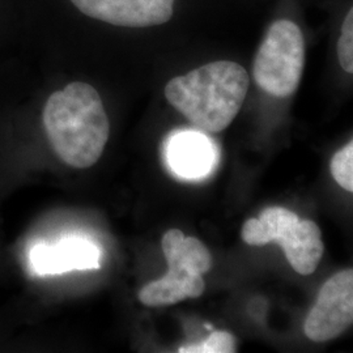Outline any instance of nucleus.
I'll return each mask as SVG.
<instances>
[{
  "mask_svg": "<svg viewBox=\"0 0 353 353\" xmlns=\"http://www.w3.org/2000/svg\"><path fill=\"white\" fill-rule=\"evenodd\" d=\"M84 19L118 29L163 26L173 17L176 0H63Z\"/></svg>",
  "mask_w": 353,
  "mask_h": 353,
  "instance_id": "obj_5",
  "label": "nucleus"
},
{
  "mask_svg": "<svg viewBox=\"0 0 353 353\" xmlns=\"http://www.w3.org/2000/svg\"><path fill=\"white\" fill-rule=\"evenodd\" d=\"M161 246L166 261H178L195 274L203 275L208 272L212 265L211 252L202 241L194 237H185V234L178 229H172L165 233Z\"/></svg>",
  "mask_w": 353,
  "mask_h": 353,
  "instance_id": "obj_9",
  "label": "nucleus"
},
{
  "mask_svg": "<svg viewBox=\"0 0 353 353\" xmlns=\"http://www.w3.org/2000/svg\"><path fill=\"white\" fill-rule=\"evenodd\" d=\"M21 26L20 0H0V34H11Z\"/></svg>",
  "mask_w": 353,
  "mask_h": 353,
  "instance_id": "obj_13",
  "label": "nucleus"
},
{
  "mask_svg": "<svg viewBox=\"0 0 353 353\" xmlns=\"http://www.w3.org/2000/svg\"><path fill=\"white\" fill-rule=\"evenodd\" d=\"M338 58L341 68L347 74L353 72V10L352 7L345 13L338 39Z\"/></svg>",
  "mask_w": 353,
  "mask_h": 353,
  "instance_id": "obj_12",
  "label": "nucleus"
},
{
  "mask_svg": "<svg viewBox=\"0 0 353 353\" xmlns=\"http://www.w3.org/2000/svg\"><path fill=\"white\" fill-rule=\"evenodd\" d=\"M241 237L252 246L276 241L293 270L300 275L313 274L325 252L321 229L316 223L300 220L284 207H270L259 219H249L242 227Z\"/></svg>",
  "mask_w": 353,
  "mask_h": 353,
  "instance_id": "obj_3",
  "label": "nucleus"
},
{
  "mask_svg": "<svg viewBox=\"0 0 353 353\" xmlns=\"http://www.w3.org/2000/svg\"><path fill=\"white\" fill-rule=\"evenodd\" d=\"M101 252L83 237H67L57 243L38 242L29 252L30 272L36 276L62 275L100 268Z\"/></svg>",
  "mask_w": 353,
  "mask_h": 353,
  "instance_id": "obj_7",
  "label": "nucleus"
},
{
  "mask_svg": "<svg viewBox=\"0 0 353 353\" xmlns=\"http://www.w3.org/2000/svg\"><path fill=\"white\" fill-rule=\"evenodd\" d=\"M182 353H233L236 352V338L227 331H214L201 345L181 347Z\"/></svg>",
  "mask_w": 353,
  "mask_h": 353,
  "instance_id": "obj_11",
  "label": "nucleus"
},
{
  "mask_svg": "<svg viewBox=\"0 0 353 353\" xmlns=\"http://www.w3.org/2000/svg\"><path fill=\"white\" fill-rule=\"evenodd\" d=\"M41 121L57 156L76 169L96 164L110 137L101 94L85 81L51 92L42 105Z\"/></svg>",
  "mask_w": 353,
  "mask_h": 353,
  "instance_id": "obj_1",
  "label": "nucleus"
},
{
  "mask_svg": "<svg viewBox=\"0 0 353 353\" xmlns=\"http://www.w3.org/2000/svg\"><path fill=\"white\" fill-rule=\"evenodd\" d=\"M168 159L176 174L183 178H199L214 163L212 144L199 132L178 134L169 143Z\"/></svg>",
  "mask_w": 353,
  "mask_h": 353,
  "instance_id": "obj_8",
  "label": "nucleus"
},
{
  "mask_svg": "<svg viewBox=\"0 0 353 353\" xmlns=\"http://www.w3.org/2000/svg\"><path fill=\"white\" fill-rule=\"evenodd\" d=\"M331 174L341 188L353 191V143L350 141L343 150L336 152L331 160Z\"/></svg>",
  "mask_w": 353,
  "mask_h": 353,
  "instance_id": "obj_10",
  "label": "nucleus"
},
{
  "mask_svg": "<svg viewBox=\"0 0 353 353\" xmlns=\"http://www.w3.org/2000/svg\"><path fill=\"white\" fill-rule=\"evenodd\" d=\"M353 322V271L344 270L328 279L305 321V335L313 341L338 338Z\"/></svg>",
  "mask_w": 353,
  "mask_h": 353,
  "instance_id": "obj_6",
  "label": "nucleus"
},
{
  "mask_svg": "<svg viewBox=\"0 0 353 353\" xmlns=\"http://www.w3.org/2000/svg\"><path fill=\"white\" fill-rule=\"evenodd\" d=\"M306 46L301 28L290 19L268 26L252 63L256 85L270 96L285 99L300 85Z\"/></svg>",
  "mask_w": 353,
  "mask_h": 353,
  "instance_id": "obj_4",
  "label": "nucleus"
},
{
  "mask_svg": "<svg viewBox=\"0 0 353 353\" xmlns=\"http://www.w3.org/2000/svg\"><path fill=\"white\" fill-rule=\"evenodd\" d=\"M249 87L250 76L241 64L217 61L172 79L165 97L194 126L220 132L240 113Z\"/></svg>",
  "mask_w": 353,
  "mask_h": 353,
  "instance_id": "obj_2",
  "label": "nucleus"
}]
</instances>
